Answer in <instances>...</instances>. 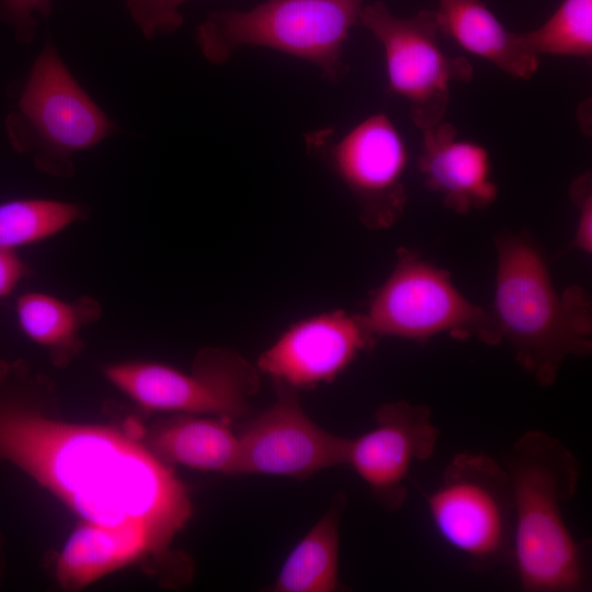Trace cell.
<instances>
[{"label": "cell", "instance_id": "obj_1", "mask_svg": "<svg viewBox=\"0 0 592 592\" xmlns=\"http://www.w3.org/2000/svg\"><path fill=\"white\" fill-rule=\"evenodd\" d=\"M53 385L22 360H0V463L50 492L80 521L145 531L167 557L192 516L187 487L138 425L64 420Z\"/></svg>", "mask_w": 592, "mask_h": 592}, {"label": "cell", "instance_id": "obj_2", "mask_svg": "<svg viewBox=\"0 0 592 592\" xmlns=\"http://www.w3.org/2000/svg\"><path fill=\"white\" fill-rule=\"evenodd\" d=\"M513 498L511 562L524 592H581L590 587L584 546L570 531L565 505L581 467L558 439L524 432L503 457Z\"/></svg>", "mask_w": 592, "mask_h": 592}, {"label": "cell", "instance_id": "obj_3", "mask_svg": "<svg viewBox=\"0 0 592 592\" xmlns=\"http://www.w3.org/2000/svg\"><path fill=\"white\" fill-rule=\"evenodd\" d=\"M494 308L501 342L543 387L558 377L570 356L592 351V307L587 291L573 285L559 293L546 260L524 234L497 236Z\"/></svg>", "mask_w": 592, "mask_h": 592}, {"label": "cell", "instance_id": "obj_4", "mask_svg": "<svg viewBox=\"0 0 592 592\" xmlns=\"http://www.w3.org/2000/svg\"><path fill=\"white\" fill-rule=\"evenodd\" d=\"M366 0H264L248 10L219 9L195 31L204 58L227 64L242 46L276 50L316 66L337 84L349 75L343 50Z\"/></svg>", "mask_w": 592, "mask_h": 592}, {"label": "cell", "instance_id": "obj_5", "mask_svg": "<svg viewBox=\"0 0 592 592\" xmlns=\"http://www.w3.org/2000/svg\"><path fill=\"white\" fill-rule=\"evenodd\" d=\"M12 147L55 178L75 174V155L116 130L47 42L35 59L20 99L5 119Z\"/></svg>", "mask_w": 592, "mask_h": 592}, {"label": "cell", "instance_id": "obj_6", "mask_svg": "<svg viewBox=\"0 0 592 592\" xmlns=\"http://www.w3.org/2000/svg\"><path fill=\"white\" fill-rule=\"evenodd\" d=\"M431 523L474 572L511 562L513 498L502 464L485 453L455 455L426 497Z\"/></svg>", "mask_w": 592, "mask_h": 592}, {"label": "cell", "instance_id": "obj_7", "mask_svg": "<svg viewBox=\"0 0 592 592\" xmlns=\"http://www.w3.org/2000/svg\"><path fill=\"white\" fill-rule=\"evenodd\" d=\"M103 376L117 390L151 412L218 417L230 422L248 414L260 388V372L235 351L202 349L191 371L155 361H119Z\"/></svg>", "mask_w": 592, "mask_h": 592}, {"label": "cell", "instance_id": "obj_8", "mask_svg": "<svg viewBox=\"0 0 592 592\" xmlns=\"http://www.w3.org/2000/svg\"><path fill=\"white\" fill-rule=\"evenodd\" d=\"M375 337L426 341L437 334L501 342L492 312L470 303L449 273L408 249H400L392 272L372 296L366 314Z\"/></svg>", "mask_w": 592, "mask_h": 592}, {"label": "cell", "instance_id": "obj_9", "mask_svg": "<svg viewBox=\"0 0 592 592\" xmlns=\"http://www.w3.org/2000/svg\"><path fill=\"white\" fill-rule=\"evenodd\" d=\"M358 23L380 44L389 91L408 103L414 125L423 130L443 122L451 84L469 82L474 69L466 58L443 50L435 12L400 18L376 1L364 4Z\"/></svg>", "mask_w": 592, "mask_h": 592}, {"label": "cell", "instance_id": "obj_10", "mask_svg": "<svg viewBox=\"0 0 592 592\" xmlns=\"http://www.w3.org/2000/svg\"><path fill=\"white\" fill-rule=\"evenodd\" d=\"M303 139L306 151L350 191L367 228H388L400 219L408 200L403 183L408 149L386 113L365 117L340 138L329 126L309 130Z\"/></svg>", "mask_w": 592, "mask_h": 592}, {"label": "cell", "instance_id": "obj_11", "mask_svg": "<svg viewBox=\"0 0 592 592\" xmlns=\"http://www.w3.org/2000/svg\"><path fill=\"white\" fill-rule=\"evenodd\" d=\"M276 399L238 434L236 475L305 479L346 465L350 439L316 424L303 410L295 388L274 382Z\"/></svg>", "mask_w": 592, "mask_h": 592}, {"label": "cell", "instance_id": "obj_12", "mask_svg": "<svg viewBox=\"0 0 592 592\" xmlns=\"http://www.w3.org/2000/svg\"><path fill=\"white\" fill-rule=\"evenodd\" d=\"M439 436L429 406L386 402L376 410L375 426L350 439L346 465L368 486L373 498L394 512L407 499L412 465L432 457Z\"/></svg>", "mask_w": 592, "mask_h": 592}, {"label": "cell", "instance_id": "obj_13", "mask_svg": "<svg viewBox=\"0 0 592 592\" xmlns=\"http://www.w3.org/2000/svg\"><path fill=\"white\" fill-rule=\"evenodd\" d=\"M375 335L363 315L332 310L291 326L259 357L257 368L292 388H312L334 380Z\"/></svg>", "mask_w": 592, "mask_h": 592}, {"label": "cell", "instance_id": "obj_14", "mask_svg": "<svg viewBox=\"0 0 592 592\" xmlns=\"http://www.w3.org/2000/svg\"><path fill=\"white\" fill-rule=\"evenodd\" d=\"M418 167L428 190L439 194L448 209L467 215L490 206L498 196L486 148L460 139L445 119L422 130Z\"/></svg>", "mask_w": 592, "mask_h": 592}, {"label": "cell", "instance_id": "obj_15", "mask_svg": "<svg viewBox=\"0 0 592 592\" xmlns=\"http://www.w3.org/2000/svg\"><path fill=\"white\" fill-rule=\"evenodd\" d=\"M149 558L164 557L145 531L80 521L57 555L55 579L64 591H80Z\"/></svg>", "mask_w": 592, "mask_h": 592}, {"label": "cell", "instance_id": "obj_16", "mask_svg": "<svg viewBox=\"0 0 592 592\" xmlns=\"http://www.w3.org/2000/svg\"><path fill=\"white\" fill-rule=\"evenodd\" d=\"M143 441L152 454L169 466L236 475L238 435L231 422L218 417L171 413L149 429Z\"/></svg>", "mask_w": 592, "mask_h": 592}, {"label": "cell", "instance_id": "obj_17", "mask_svg": "<svg viewBox=\"0 0 592 592\" xmlns=\"http://www.w3.org/2000/svg\"><path fill=\"white\" fill-rule=\"evenodd\" d=\"M434 11L440 32L467 52L483 58L509 76L532 78L539 67L538 57L520 43L482 0H437Z\"/></svg>", "mask_w": 592, "mask_h": 592}, {"label": "cell", "instance_id": "obj_18", "mask_svg": "<svg viewBox=\"0 0 592 592\" xmlns=\"http://www.w3.org/2000/svg\"><path fill=\"white\" fill-rule=\"evenodd\" d=\"M15 315L22 332L47 352L54 366L64 368L83 350L80 332L100 320L102 306L91 296L64 300L29 292L18 297Z\"/></svg>", "mask_w": 592, "mask_h": 592}, {"label": "cell", "instance_id": "obj_19", "mask_svg": "<svg viewBox=\"0 0 592 592\" xmlns=\"http://www.w3.org/2000/svg\"><path fill=\"white\" fill-rule=\"evenodd\" d=\"M345 497L339 493L332 506L297 543L275 580V592H334L339 579L340 520Z\"/></svg>", "mask_w": 592, "mask_h": 592}, {"label": "cell", "instance_id": "obj_20", "mask_svg": "<svg viewBox=\"0 0 592 592\" xmlns=\"http://www.w3.org/2000/svg\"><path fill=\"white\" fill-rule=\"evenodd\" d=\"M87 217L79 204L49 198H19L0 204V249L16 248L50 238Z\"/></svg>", "mask_w": 592, "mask_h": 592}, {"label": "cell", "instance_id": "obj_21", "mask_svg": "<svg viewBox=\"0 0 592 592\" xmlns=\"http://www.w3.org/2000/svg\"><path fill=\"white\" fill-rule=\"evenodd\" d=\"M522 46L535 56L590 58L592 55V0H562L536 30L517 33Z\"/></svg>", "mask_w": 592, "mask_h": 592}, {"label": "cell", "instance_id": "obj_22", "mask_svg": "<svg viewBox=\"0 0 592 592\" xmlns=\"http://www.w3.org/2000/svg\"><path fill=\"white\" fill-rule=\"evenodd\" d=\"M190 0H126L128 13L143 36L150 41L170 35L183 24L181 8Z\"/></svg>", "mask_w": 592, "mask_h": 592}, {"label": "cell", "instance_id": "obj_23", "mask_svg": "<svg viewBox=\"0 0 592 592\" xmlns=\"http://www.w3.org/2000/svg\"><path fill=\"white\" fill-rule=\"evenodd\" d=\"M52 0H0V20L10 24L22 44L33 42L38 25L37 15L47 19Z\"/></svg>", "mask_w": 592, "mask_h": 592}, {"label": "cell", "instance_id": "obj_24", "mask_svg": "<svg viewBox=\"0 0 592 592\" xmlns=\"http://www.w3.org/2000/svg\"><path fill=\"white\" fill-rule=\"evenodd\" d=\"M570 197L578 212L576 231L569 250L592 252V178L590 172L577 177L570 184Z\"/></svg>", "mask_w": 592, "mask_h": 592}, {"label": "cell", "instance_id": "obj_25", "mask_svg": "<svg viewBox=\"0 0 592 592\" xmlns=\"http://www.w3.org/2000/svg\"><path fill=\"white\" fill-rule=\"evenodd\" d=\"M29 275V266L15 251L0 249V298L11 294L16 285Z\"/></svg>", "mask_w": 592, "mask_h": 592}, {"label": "cell", "instance_id": "obj_26", "mask_svg": "<svg viewBox=\"0 0 592 592\" xmlns=\"http://www.w3.org/2000/svg\"><path fill=\"white\" fill-rule=\"evenodd\" d=\"M2 536L0 534V579H1V573H2V570H3V553H2Z\"/></svg>", "mask_w": 592, "mask_h": 592}]
</instances>
